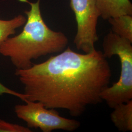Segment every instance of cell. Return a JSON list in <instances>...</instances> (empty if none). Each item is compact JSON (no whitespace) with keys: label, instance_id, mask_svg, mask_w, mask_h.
<instances>
[{"label":"cell","instance_id":"9c48e42d","mask_svg":"<svg viewBox=\"0 0 132 132\" xmlns=\"http://www.w3.org/2000/svg\"><path fill=\"white\" fill-rule=\"evenodd\" d=\"M26 21L27 18L23 15H19L8 20L0 19V45L14 35L16 29L24 25Z\"/></svg>","mask_w":132,"mask_h":132},{"label":"cell","instance_id":"ba28073f","mask_svg":"<svg viewBox=\"0 0 132 132\" xmlns=\"http://www.w3.org/2000/svg\"><path fill=\"white\" fill-rule=\"evenodd\" d=\"M108 20L113 32L132 42V15H121Z\"/></svg>","mask_w":132,"mask_h":132},{"label":"cell","instance_id":"6da1fadb","mask_svg":"<svg viewBox=\"0 0 132 132\" xmlns=\"http://www.w3.org/2000/svg\"><path fill=\"white\" fill-rule=\"evenodd\" d=\"M15 75L24 86L26 100L47 108L65 109L72 117L102 101L101 94L112 75L102 52L82 54L69 47L28 69H16Z\"/></svg>","mask_w":132,"mask_h":132},{"label":"cell","instance_id":"8fae6325","mask_svg":"<svg viewBox=\"0 0 132 132\" xmlns=\"http://www.w3.org/2000/svg\"><path fill=\"white\" fill-rule=\"evenodd\" d=\"M5 94L13 95L21 99L24 102L26 100V96L24 93H20L11 90L0 82V97Z\"/></svg>","mask_w":132,"mask_h":132},{"label":"cell","instance_id":"7a4b0ae2","mask_svg":"<svg viewBox=\"0 0 132 132\" xmlns=\"http://www.w3.org/2000/svg\"><path fill=\"white\" fill-rule=\"evenodd\" d=\"M28 3L30 9L25 11L27 18L23 30L17 35L10 37L0 45V54L9 57L16 70L28 69L32 61L48 54L61 52L69 43L64 33L50 28L43 18L40 1Z\"/></svg>","mask_w":132,"mask_h":132},{"label":"cell","instance_id":"52a82bcc","mask_svg":"<svg viewBox=\"0 0 132 132\" xmlns=\"http://www.w3.org/2000/svg\"><path fill=\"white\" fill-rule=\"evenodd\" d=\"M111 113V119L119 131H132V100L118 104Z\"/></svg>","mask_w":132,"mask_h":132},{"label":"cell","instance_id":"8992f818","mask_svg":"<svg viewBox=\"0 0 132 132\" xmlns=\"http://www.w3.org/2000/svg\"><path fill=\"white\" fill-rule=\"evenodd\" d=\"M100 17L104 20L121 15H132V4L130 0H97Z\"/></svg>","mask_w":132,"mask_h":132},{"label":"cell","instance_id":"5b68a950","mask_svg":"<svg viewBox=\"0 0 132 132\" xmlns=\"http://www.w3.org/2000/svg\"><path fill=\"white\" fill-rule=\"evenodd\" d=\"M70 5L77 26L75 46L84 53L91 52L95 50V44L98 40L96 27L100 13L97 0H70Z\"/></svg>","mask_w":132,"mask_h":132},{"label":"cell","instance_id":"30bf717a","mask_svg":"<svg viewBox=\"0 0 132 132\" xmlns=\"http://www.w3.org/2000/svg\"><path fill=\"white\" fill-rule=\"evenodd\" d=\"M30 128L0 119V132H31Z\"/></svg>","mask_w":132,"mask_h":132},{"label":"cell","instance_id":"277c9868","mask_svg":"<svg viewBox=\"0 0 132 132\" xmlns=\"http://www.w3.org/2000/svg\"><path fill=\"white\" fill-rule=\"evenodd\" d=\"M24 102L15 105L14 112L18 118L27 123L28 127L51 132L56 130L71 132L80 127L79 121L61 117L54 109L47 108L39 102L27 100Z\"/></svg>","mask_w":132,"mask_h":132},{"label":"cell","instance_id":"3957f363","mask_svg":"<svg viewBox=\"0 0 132 132\" xmlns=\"http://www.w3.org/2000/svg\"><path fill=\"white\" fill-rule=\"evenodd\" d=\"M132 42L113 32L104 38L102 53L106 58L118 56L121 72L118 81L102 92L101 97L111 108L132 100Z\"/></svg>","mask_w":132,"mask_h":132}]
</instances>
